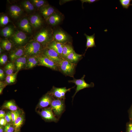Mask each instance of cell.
<instances>
[{
	"instance_id": "obj_43",
	"label": "cell",
	"mask_w": 132,
	"mask_h": 132,
	"mask_svg": "<svg viewBox=\"0 0 132 132\" xmlns=\"http://www.w3.org/2000/svg\"><path fill=\"white\" fill-rule=\"evenodd\" d=\"M5 74L3 70L1 68L0 69V80H3L5 77Z\"/></svg>"
},
{
	"instance_id": "obj_5",
	"label": "cell",
	"mask_w": 132,
	"mask_h": 132,
	"mask_svg": "<svg viewBox=\"0 0 132 132\" xmlns=\"http://www.w3.org/2000/svg\"><path fill=\"white\" fill-rule=\"evenodd\" d=\"M36 56L38 61V66H45L53 70L59 71L57 65L47 57L41 54Z\"/></svg>"
},
{
	"instance_id": "obj_8",
	"label": "cell",
	"mask_w": 132,
	"mask_h": 132,
	"mask_svg": "<svg viewBox=\"0 0 132 132\" xmlns=\"http://www.w3.org/2000/svg\"><path fill=\"white\" fill-rule=\"evenodd\" d=\"M41 54L53 61L58 66L62 58L54 50L47 47L43 49Z\"/></svg>"
},
{
	"instance_id": "obj_1",
	"label": "cell",
	"mask_w": 132,
	"mask_h": 132,
	"mask_svg": "<svg viewBox=\"0 0 132 132\" xmlns=\"http://www.w3.org/2000/svg\"><path fill=\"white\" fill-rule=\"evenodd\" d=\"M77 64L72 63L62 58L58 64L59 71L66 76L74 77Z\"/></svg>"
},
{
	"instance_id": "obj_40",
	"label": "cell",
	"mask_w": 132,
	"mask_h": 132,
	"mask_svg": "<svg viewBox=\"0 0 132 132\" xmlns=\"http://www.w3.org/2000/svg\"><path fill=\"white\" fill-rule=\"evenodd\" d=\"M127 132H132V121H131L127 125Z\"/></svg>"
},
{
	"instance_id": "obj_44",
	"label": "cell",
	"mask_w": 132,
	"mask_h": 132,
	"mask_svg": "<svg viewBox=\"0 0 132 132\" xmlns=\"http://www.w3.org/2000/svg\"><path fill=\"white\" fill-rule=\"evenodd\" d=\"M6 85L3 82L0 81V94L2 93L3 88L6 86Z\"/></svg>"
},
{
	"instance_id": "obj_21",
	"label": "cell",
	"mask_w": 132,
	"mask_h": 132,
	"mask_svg": "<svg viewBox=\"0 0 132 132\" xmlns=\"http://www.w3.org/2000/svg\"><path fill=\"white\" fill-rule=\"evenodd\" d=\"M61 19L60 16L56 13H54L47 19L49 23L53 25L59 23L61 21Z\"/></svg>"
},
{
	"instance_id": "obj_7",
	"label": "cell",
	"mask_w": 132,
	"mask_h": 132,
	"mask_svg": "<svg viewBox=\"0 0 132 132\" xmlns=\"http://www.w3.org/2000/svg\"><path fill=\"white\" fill-rule=\"evenodd\" d=\"M51 34L47 29H44L39 33L36 36V41L45 45L46 47L50 43Z\"/></svg>"
},
{
	"instance_id": "obj_30",
	"label": "cell",
	"mask_w": 132,
	"mask_h": 132,
	"mask_svg": "<svg viewBox=\"0 0 132 132\" xmlns=\"http://www.w3.org/2000/svg\"><path fill=\"white\" fill-rule=\"evenodd\" d=\"M31 1L33 5L38 8L43 6L45 3V1L43 0H33Z\"/></svg>"
},
{
	"instance_id": "obj_17",
	"label": "cell",
	"mask_w": 132,
	"mask_h": 132,
	"mask_svg": "<svg viewBox=\"0 0 132 132\" xmlns=\"http://www.w3.org/2000/svg\"><path fill=\"white\" fill-rule=\"evenodd\" d=\"M9 11L11 16L14 18L19 17L22 12L21 9L19 6L15 5H11L10 7Z\"/></svg>"
},
{
	"instance_id": "obj_2",
	"label": "cell",
	"mask_w": 132,
	"mask_h": 132,
	"mask_svg": "<svg viewBox=\"0 0 132 132\" xmlns=\"http://www.w3.org/2000/svg\"><path fill=\"white\" fill-rule=\"evenodd\" d=\"M43 49L39 43L32 41L28 43L25 48V55L27 57L37 56L42 53Z\"/></svg>"
},
{
	"instance_id": "obj_28",
	"label": "cell",
	"mask_w": 132,
	"mask_h": 132,
	"mask_svg": "<svg viewBox=\"0 0 132 132\" xmlns=\"http://www.w3.org/2000/svg\"><path fill=\"white\" fill-rule=\"evenodd\" d=\"M22 5L24 9L28 12H30L34 9L33 5L28 0H26L22 3Z\"/></svg>"
},
{
	"instance_id": "obj_36",
	"label": "cell",
	"mask_w": 132,
	"mask_h": 132,
	"mask_svg": "<svg viewBox=\"0 0 132 132\" xmlns=\"http://www.w3.org/2000/svg\"><path fill=\"white\" fill-rule=\"evenodd\" d=\"M23 56L17 59L14 61L15 62V66L17 71H19L20 70V67L21 62Z\"/></svg>"
},
{
	"instance_id": "obj_6",
	"label": "cell",
	"mask_w": 132,
	"mask_h": 132,
	"mask_svg": "<svg viewBox=\"0 0 132 132\" xmlns=\"http://www.w3.org/2000/svg\"><path fill=\"white\" fill-rule=\"evenodd\" d=\"M75 87L67 89L66 87L57 88L53 86L50 91L48 93L55 99H65L66 93L70 91Z\"/></svg>"
},
{
	"instance_id": "obj_18",
	"label": "cell",
	"mask_w": 132,
	"mask_h": 132,
	"mask_svg": "<svg viewBox=\"0 0 132 132\" xmlns=\"http://www.w3.org/2000/svg\"><path fill=\"white\" fill-rule=\"evenodd\" d=\"M19 26L22 30L27 33H31L32 31L31 26L26 18L22 19L19 23Z\"/></svg>"
},
{
	"instance_id": "obj_15",
	"label": "cell",
	"mask_w": 132,
	"mask_h": 132,
	"mask_svg": "<svg viewBox=\"0 0 132 132\" xmlns=\"http://www.w3.org/2000/svg\"><path fill=\"white\" fill-rule=\"evenodd\" d=\"M83 55L77 54L74 51L68 55L64 59L72 63L77 64L82 58Z\"/></svg>"
},
{
	"instance_id": "obj_23",
	"label": "cell",
	"mask_w": 132,
	"mask_h": 132,
	"mask_svg": "<svg viewBox=\"0 0 132 132\" xmlns=\"http://www.w3.org/2000/svg\"><path fill=\"white\" fill-rule=\"evenodd\" d=\"M2 108L8 109L11 111H14L18 110V108L15 102L12 100L6 102L3 104Z\"/></svg>"
},
{
	"instance_id": "obj_13",
	"label": "cell",
	"mask_w": 132,
	"mask_h": 132,
	"mask_svg": "<svg viewBox=\"0 0 132 132\" xmlns=\"http://www.w3.org/2000/svg\"><path fill=\"white\" fill-rule=\"evenodd\" d=\"M63 44L55 41L50 43L46 46L55 51L62 58Z\"/></svg>"
},
{
	"instance_id": "obj_42",
	"label": "cell",
	"mask_w": 132,
	"mask_h": 132,
	"mask_svg": "<svg viewBox=\"0 0 132 132\" xmlns=\"http://www.w3.org/2000/svg\"><path fill=\"white\" fill-rule=\"evenodd\" d=\"M81 2L82 5H83V4L84 2L88 3H92L95 2L99 1L97 0H81Z\"/></svg>"
},
{
	"instance_id": "obj_4",
	"label": "cell",
	"mask_w": 132,
	"mask_h": 132,
	"mask_svg": "<svg viewBox=\"0 0 132 132\" xmlns=\"http://www.w3.org/2000/svg\"><path fill=\"white\" fill-rule=\"evenodd\" d=\"M85 76V75H84L82 77L79 79H76L73 77V80L68 81L69 82L74 83L77 86L75 92L72 97V101L75 95L79 91L86 88L94 87V84L93 83L91 82L90 84H89L86 82L84 79Z\"/></svg>"
},
{
	"instance_id": "obj_19",
	"label": "cell",
	"mask_w": 132,
	"mask_h": 132,
	"mask_svg": "<svg viewBox=\"0 0 132 132\" xmlns=\"http://www.w3.org/2000/svg\"><path fill=\"white\" fill-rule=\"evenodd\" d=\"M30 22L31 25L35 28L40 27L42 23L41 18L37 15H32L30 18Z\"/></svg>"
},
{
	"instance_id": "obj_38",
	"label": "cell",
	"mask_w": 132,
	"mask_h": 132,
	"mask_svg": "<svg viewBox=\"0 0 132 132\" xmlns=\"http://www.w3.org/2000/svg\"><path fill=\"white\" fill-rule=\"evenodd\" d=\"M4 118L7 123L12 122V117L11 111L8 112L6 113Z\"/></svg>"
},
{
	"instance_id": "obj_16",
	"label": "cell",
	"mask_w": 132,
	"mask_h": 132,
	"mask_svg": "<svg viewBox=\"0 0 132 132\" xmlns=\"http://www.w3.org/2000/svg\"><path fill=\"white\" fill-rule=\"evenodd\" d=\"M40 11L44 17L46 19H47L54 13L55 10L51 6L44 5L41 7Z\"/></svg>"
},
{
	"instance_id": "obj_48",
	"label": "cell",
	"mask_w": 132,
	"mask_h": 132,
	"mask_svg": "<svg viewBox=\"0 0 132 132\" xmlns=\"http://www.w3.org/2000/svg\"><path fill=\"white\" fill-rule=\"evenodd\" d=\"M4 126L0 125V132H3L4 130Z\"/></svg>"
},
{
	"instance_id": "obj_14",
	"label": "cell",
	"mask_w": 132,
	"mask_h": 132,
	"mask_svg": "<svg viewBox=\"0 0 132 132\" xmlns=\"http://www.w3.org/2000/svg\"><path fill=\"white\" fill-rule=\"evenodd\" d=\"M24 50L25 48L20 47L12 51L10 55L11 61L13 62L17 59L23 56L24 54Z\"/></svg>"
},
{
	"instance_id": "obj_37",
	"label": "cell",
	"mask_w": 132,
	"mask_h": 132,
	"mask_svg": "<svg viewBox=\"0 0 132 132\" xmlns=\"http://www.w3.org/2000/svg\"><path fill=\"white\" fill-rule=\"evenodd\" d=\"M13 30L10 27L7 26L4 28L1 31V34L3 33H13Z\"/></svg>"
},
{
	"instance_id": "obj_12",
	"label": "cell",
	"mask_w": 132,
	"mask_h": 132,
	"mask_svg": "<svg viewBox=\"0 0 132 132\" xmlns=\"http://www.w3.org/2000/svg\"><path fill=\"white\" fill-rule=\"evenodd\" d=\"M53 99V97L48 93L41 98L39 103L38 106L40 108H45L50 105Z\"/></svg>"
},
{
	"instance_id": "obj_46",
	"label": "cell",
	"mask_w": 132,
	"mask_h": 132,
	"mask_svg": "<svg viewBox=\"0 0 132 132\" xmlns=\"http://www.w3.org/2000/svg\"><path fill=\"white\" fill-rule=\"evenodd\" d=\"M13 33L2 34V35L5 37H7L10 36Z\"/></svg>"
},
{
	"instance_id": "obj_20",
	"label": "cell",
	"mask_w": 132,
	"mask_h": 132,
	"mask_svg": "<svg viewBox=\"0 0 132 132\" xmlns=\"http://www.w3.org/2000/svg\"><path fill=\"white\" fill-rule=\"evenodd\" d=\"M84 35L86 36L87 39L86 45V47H87V48L85 50L86 51L85 53V54L87 49L88 48L95 47L96 45L95 41V33H94L91 35L90 36L87 35L86 33H85Z\"/></svg>"
},
{
	"instance_id": "obj_31",
	"label": "cell",
	"mask_w": 132,
	"mask_h": 132,
	"mask_svg": "<svg viewBox=\"0 0 132 132\" xmlns=\"http://www.w3.org/2000/svg\"><path fill=\"white\" fill-rule=\"evenodd\" d=\"M9 22V18L7 16L3 15L0 17V23L1 25H6Z\"/></svg>"
},
{
	"instance_id": "obj_3",
	"label": "cell",
	"mask_w": 132,
	"mask_h": 132,
	"mask_svg": "<svg viewBox=\"0 0 132 132\" xmlns=\"http://www.w3.org/2000/svg\"><path fill=\"white\" fill-rule=\"evenodd\" d=\"M65 99H55L52 101L50 108L59 119L65 110Z\"/></svg>"
},
{
	"instance_id": "obj_45",
	"label": "cell",
	"mask_w": 132,
	"mask_h": 132,
	"mask_svg": "<svg viewBox=\"0 0 132 132\" xmlns=\"http://www.w3.org/2000/svg\"><path fill=\"white\" fill-rule=\"evenodd\" d=\"M6 113L4 111L0 110V118H5Z\"/></svg>"
},
{
	"instance_id": "obj_24",
	"label": "cell",
	"mask_w": 132,
	"mask_h": 132,
	"mask_svg": "<svg viewBox=\"0 0 132 132\" xmlns=\"http://www.w3.org/2000/svg\"><path fill=\"white\" fill-rule=\"evenodd\" d=\"M24 119L23 115L22 114L13 123V125L15 129V131H19L23 123Z\"/></svg>"
},
{
	"instance_id": "obj_26",
	"label": "cell",
	"mask_w": 132,
	"mask_h": 132,
	"mask_svg": "<svg viewBox=\"0 0 132 132\" xmlns=\"http://www.w3.org/2000/svg\"><path fill=\"white\" fill-rule=\"evenodd\" d=\"M0 47L4 50L9 51L12 48V45L11 43L8 40H3L1 41Z\"/></svg>"
},
{
	"instance_id": "obj_27",
	"label": "cell",
	"mask_w": 132,
	"mask_h": 132,
	"mask_svg": "<svg viewBox=\"0 0 132 132\" xmlns=\"http://www.w3.org/2000/svg\"><path fill=\"white\" fill-rule=\"evenodd\" d=\"M18 71L9 75H7L5 78V82L6 84H11L14 82L16 80L17 75Z\"/></svg>"
},
{
	"instance_id": "obj_41",
	"label": "cell",
	"mask_w": 132,
	"mask_h": 132,
	"mask_svg": "<svg viewBox=\"0 0 132 132\" xmlns=\"http://www.w3.org/2000/svg\"><path fill=\"white\" fill-rule=\"evenodd\" d=\"M7 122L4 118H0V125L5 126L7 124Z\"/></svg>"
},
{
	"instance_id": "obj_51",
	"label": "cell",
	"mask_w": 132,
	"mask_h": 132,
	"mask_svg": "<svg viewBox=\"0 0 132 132\" xmlns=\"http://www.w3.org/2000/svg\"></svg>"
},
{
	"instance_id": "obj_10",
	"label": "cell",
	"mask_w": 132,
	"mask_h": 132,
	"mask_svg": "<svg viewBox=\"0 0 132 132\" xmlns=\"http://www.w3.org/2000/svg\"><path fill=\"white\" fill-rule=\"evenodd\" d=\"M55 41L64 44L67 43L68 38L67 35L60 30L56 31L54 34Z\"/></svg>"
},
{
	"instance_id": "obj_50",
	"label": "cell",
	"mask_w": 132,
	"mask_h": 132,
	"mask_svg": "<svg viewBox=\"0 0 132 132\" xmlns=\"http://www.w3.org/2000/svg\"><path fill=\"white\" fill-rule=\"evenodd\" d=\"M15 132H19V131H15Z\"/></svg>"
},
{
	"instance_id": "obj_25",
	"label": "cell",
	"mask_w": 132,
	"mask_h": 132,
	"mask_svg": "<svg viewBox=\"0 0 132 132\" xmlns=\"http://www.w3.org/2000/svg\"><path fill=\"white\" fill-rule=\"evenodd\" d=\"M15 65L12 62L7 64L4 67V70L6 74L9 75L13 74L15 70Z\"/></svg>"
},
{
	"instance_id": "obj_39",
	"label": "cell",
	"mask_w": 132,
	"mask_h": 132,
	"mask_svg": "<svg viewBox=\"0 0 132 132\" xmlns=\"http://www.w3.org/2000/svg\"><path fill=\"white\" fill-rule=\"evenodd\" d=\"M37 65H38V61L37 58L32 63L28 66L26 69H31Z\"/></svg>"
},
{
	"instance_id": "obj_11",
	"label": "cell",
	"mask_w": 132,
	"mask_h": 132,
	"mask_svg": "<svg viewBox=\"0 0 132 132\" xmlns=\"http://www.w3.org/2000/svg\"><path fill=\"white\" fill-rule=\"evenodd\" d=\"M27 38L25 34L21 31H18L15 32L12 37L14 42L18 45L23 44L26 41Z\"/></svg>"
},
{
	"instance_id": "obj_29",
	"label": "cell",
	"mask_w": 132,
	"mask_h": 132,
	"mask_svg": "<svg viewBox=\"0 0 132 132\" xmlns=\"http://www.w3.org/2000/svg\"><path fill=\"white\" fill-rule=\"evenodd\" d=\"M12 117V122L13 123L15 120L22 114L21 110H18L11 111Z\"/></svg>"
},
{
	"instance_id": "obj_49",
	"label": "cell",
	"mask_w": 132,
	"mask_h": 132,
	"mask_svg": "<svg viewBox=\"0 0 132 132\" xmlns=\"http://www.w3.org/2000/svg\"><path fill=\"white\" fill-rule=\"evenodd\" d=\"M0 54H1V53L2 52V48L0 47Z\"/></svg>"
},
{
	"instance_id": "obj_33",
	"label": "cell",
	"mask_w": 132,
	"mask_h": 132,
	"mask_svg": "<svg viewBox=\"0 0 132 132\" xmlns=\"http://www.w3.org/2000/svg\"><path fill=\"white\" fill-rule=\"evenodd\" d=\"M15 129L13 125L10 123H7L4 127V132H13Z\"/></svg>"
},
{
	"instance_id": "obj_9",
	"label": "cell",
	"mask_w": 132,
	"mask_h": 132,
	"mask_svg": "<svg viewBox=\"0 0 132 132\" xmlns=\"http://www.w3.org/2000/svg\"><path fill=\"white\" fill-rule=\"evenodd\" d=\"M40 114L46 121L56 122L58 121V119L55 116L50 107L44 108L40 112Z\"/></svg>"
},
{
	"instance_id": "obj_22",
	"label": "cell",
	"mask_w": 132,
	"mask_h": 132,
	"mask_svg": "<svg viewBox=\"0 0 132 132\" xmlns=\"http://www.w3.org/2000/svg\"><path fill=\"white\" fill-rule=\"evenodd\" d=\"M74 51L72 45L70 43H67L63 44L62 54L63 58H65L68 55Z\"/></svg>"
},
{
	"instance_id": "obj_35",
	"label": "cell",
	"mask_w": 132,
	"mask_h": 132,
	"mask_svg": "<svg viewBox=\"0 0 132 132\" xmlns=\"http://www.w3.org/2000/svg\"><path fill=\"white\" fill-rule=\"evenodd\" d=\"M8 58L7 55L5 54H2L0 57V65H3L6 63L7 61Z\"/></svg>"
},
{
	"instance_id": "obj_32",
	"label": "cell",
	"mask_w": 132,
	"mask_h": 132,
	"mask_svg": "<svg viewBox=\"0 0 132 132\" xmlns=\"http://www.w3.org/2000/svg\"><path fill=\"white\" fill-rule=\"evenodd\" d=\"M37 58L36 56H31L27 57L26 63L25 67V68L26 69Z\"/></svg>"
},
{
	"instance_id": "obj_34",
	"label": "cell",
	"mask_w": 132,
	"mask_h": 132,
	"mask_svg": "<svg viewBox=\"0 0 132 132\" xmlns=\"http://www.w3.org/2000/svg\"><path fill=\"white\" fill-rule=\"evenodd\" d=\"M130 0H120L121 5L124 8L127 9L130 5Z\"/></svg>"
},
{
	"instance_id": "obj_47",
	"label": "cell",
	"mask_w": 132,
	"mask_h": 132,
	"mask_svg": "<svg viewBox=\"0 0 132 132\" xmlns=\"http://www.w3.org/2000/svg\"><path fill=\"white\" fill-rule=\"evenodd\" d=\"M129 117L131 121H132V106L129 111Z\"/></svg>"
}]
</instances>
